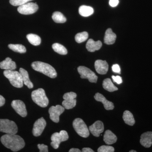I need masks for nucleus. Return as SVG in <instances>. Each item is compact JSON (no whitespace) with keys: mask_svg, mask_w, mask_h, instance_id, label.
<instances>
[{"mask_svg":"<svg viewBox=\"0 0 152 152\" xmlns=\"http://www.w3.org/2000/svg\"><path fill=\"white\" fill-rule=\"evenodd\" d=\"M69 152H80L81 151L77 148H72L69 151Z\"/></svg>","mask_w":152,"mask_h":152,"instance_id":"ea45409f","label":"nucleus"},{"mask_svg":"<svg viewBox=\"0 0 152 152\" xmlns=\"http://www.w3.org/2000/svg\"><path fill=\"white\" fill-rule=\"evenodd\" d=\"M94 98L96 101L102 103L104 104V107L106 110H113L114 108L113 103L107 100L102 94L99 93H96L95 95Z\"/></svg>","mask_w":152,"mask_h":152,"instance_id":"2eb2a0df","label":"nucleus"},{"mask_svg":"<svg viewBox=\"0 0 152 152\" xmlns=\"http://www.w3.org/2000/svg\"><path fill=\"white\" fill-rule=\"evenodd\" d=\"M27 39L30 43L34 46H38L41 44V38L34 34H28L26 36Z\"/></svg>","mask_w":152,"mask_h":152,"instance_id":"393cba45","label":"nucleus"},{"mask_svg":"<svg viewBox=\"0 0 152 152\" xmlns=\"http://www.w3.org/2000/svg\"><path fill=\"white\" fill-rule=\"evenodd\" d=\"M77 70L82 79H88L91 83H96L98 80L97 76L89 68L84 66H80L78 68Z\"/></svg>","mask_w":152,"mask_h":152,"instance_id":"6e6552de","label":"nucleus"},{"mask_svg":"<svg viewBox=\"0 0 152 152\" xmlns=\"http://www.w3.org/2000/svg\"><path fill=\"white\" fill-rule=\"evenodd\" d=\"M77 95L76 93L71 92L67 93L65 94L63 96V99H75L77 97Z\"/></svg>","mask_w":152,"mask_h":152,"instance_id":"473e14b6","label":"nucleus"},{"mask_svg":"<svg viewBox=\"0 0 152 152\" xmlns=\"http://www.w3.org/2000/svg\"><path fill=\"white\" fill-rule=\"evenodd\" d=\"M102 85L104 88L110 92H113L118 90L117 87L115 86L111 80L110 78L105 79L103 82Z\"/></svg>","mask_w":152,"mask_h":152,"instance_id":"5701e85b","label":"nucleus"},{"mask_svg":"<svg viewBox=\"0 0 152 152\" xmlns=\"http://www.w3.org/2000/svg\"><path fill=\"white\" fill-rule=\"evenodd\" d=\"M69 139L68 133L66 131L62 130L59 133L56 132L52 134L51 140V145L53 148L57 149L61 142L66 141Z\"/></svg>","mask_w":152,"mask_h":152,"instance_id":"0eeeda50","label":"nucleus"},{"mask_svg":"<svg viewBox=\"0 0 152 152\" xmlns=\"http://www.w3.org/2000/svg\"><path fill=\"white\" fill-rule=\"evenodd\" d=\"M4 75L8 79L12 86L17 88H21L23 86V79L21 75L19 72L14 70H7L4 72Z\"/></svg>","mask_w":152,"mask_h":152,"instance_id":"20e7f679","label":"nucleus"},{"mask_svg":"<svg viewBox=\"0 0 152 152\" xmlns=\"http://www.w3.org/2000/svg\"><path fill=\"white\" fill-rule=\"evenodd\" d=\"M15 62L12 61L10 58H7L5 60L0 63V68L7 70H14L16 69Z\"/></svg>","mask_w":152,"mask_h":152,"instance_id":"f3484780","label":"nucleus"},{"mask_svg":"<svg viewBox=\"0 0 152 152\" xmlns=\"http://www.w3.org/2000/svg\"><path fill=\"white\" fill-rule=\"evenodd\" d=\"M1 141L5 147L13 152H17L21 150L25 145L23 139L16 134L4 135L1 137Z\"/></svg>","mask_w":152,"mask_h":152,"instance_id":"f257e3e1","label":"nucleus"},{"mask_svg":"<svg viewBox=\"0 0 152 152\" xmlns=\"http://www.w3.org/2000/svg\"><path fill=\"white\" fill-rule=\"evenodd\" d=\"M89 130L93 135L96 137H99L100 134L104 131L103 123L101 121H98L95 122L93 125L90 126Z\"/></svg>","mask_w":152,"mask_h":152,"instance_id":"ddd939ff","label":"nucleus"},{"mask_svg":"<svg viewBox=\"0 0 152 152\" xmlns=\"http://www.w3.org/2000/svg\"><path fill=\"white\" fill-rule=\"evenodd\" d=\"M32 0H10V3L14 6H20L26 4Z\"/></svg>","mask_w":152,"mask_h":152,"instance_id":"7c9ffc66","label":"nucleus"},{"mask_svg":"<svg viewBox=\"0 0 152 152\" xmlns=\"http://www.w3.org/2000/svg\"><path fill=\"white\" fill-rule=\"evenodd\" d=\"M123 118L125 123L129 126H132L135 123L133 114L129 111L126 110L124 112Z\"/></svg>","mask_w":152,"mask_h":152,"instance_id":"4be33fe9","label":"nucleus"},{"mask_svg":"<svg viewBox=\"0 0 152 152\" xmlns=\"http://www.w3.org/2000/svg\"><path fill=\"white\" fill-rule=\"evenodd\" d=\"M112 70L114 72L117 73H121V69L119 66L118 64L113 65L112 66Z\"/></svg>","mask_w":152,"mask_h":152,"instance_id":"c9c22d12","label":"nucleus"},{"mask_svg":"<svg viewBox=\"0 0 152 152\" xmlns=\"http://www.w3.org/2000/svg\"><path fill=\"white\" fill-rule=\"evenodd\" d=\"M73 126L76 132L81 137L87 138L89 136V130L82 119L77 118L74 120L73 122Z\"/></svg>","mask_w":152,"mask_h":152,"instance_id":"423d86ee","label":"nucleus"},{"mask_svg":"<svg viewBox=\"0 0 152 152\" xmlns=\"http://www.w3.org/2000/svg\"><path fill=\"white\" fill-rule=\"evenodd\" d=\"M8 47L13 51L20 53H24L26 52V49L24 46L20 44H10L8 45Z\"/></svg>","mask_w":152,"mask_h":152,"instance_id":"cd10ccee","label":"nucleus"},{"mask_svg":"<svg viewBox=\"0 0 152 152\" xmlns=\"http://www.w3.org/2000/svg\"><path fill=\"white\" fill-rule=\"evenodd\" d=\"M116 39V35L115 33L113 32L111 28H108L106 31L104 42L107 45H113L115 42Z\"/></svg>","mask_w":152,"mask_h":152,"instance_id":"6ab92c4d","label":"nucleus"},{"mask_svg":"<svg viewBox=\"0 0 152 152\" xmlns=\"http://www.w3.org/2000/svg\"><path fill=\"white\" fill-rule=\"evenodd\" d=\"M31 98L34 102L42 107H46L48 105V99L43 89L39 88L33 91Z\"/></svg>","mask_w":152,"mask_h":152,"instance_id":"7ed1b4c3","label":"nucleus"},{"mask_svg":"<svg viewBox=\"0 0 152 152\" xmlns=\"http://www.w3.org/2000/svg\"><path fill=\"white\" fill-rule=\"evenodd\" d=\"M119 4V0H110L109 4L111 7H116Z\"/></svg>","mask_w":152,"mask_h":152,"instance_id":"e433bc0d","label":"nucleus"},{"mask_svg":"<svg viewBox=\"0 0 152 152\" xmlns=\"http://www.w3.org/2000/svg\"><path fill=\"white\" fill-rule=\"evenodd\" d=\"M116 136L111 131L108 130L106 131L104 136V141L107 145H112L117 142Z\"/></svg>","mask_w":152,"mask_h":152,"instance_id":"412c9836","label":"nucleus"},{"mask_svg":"<svg viewBox=\"0 0 152 152\" xmlns=\"http://www.w3.org/2000/svg\"><path fill=\"white\" fill-rule=\"evenodd\" d=\"M65 108L63 106L57 105L52 106L49 110L50 118L53 122L58 123L59 121V117L64 112Z\"/></svg>","mask_w":152,"mask_h":152,"instance_id":"9d476101","label":"nucleus"},{"mask_svg":"<svg viewBox=\"0 0 152 152\" xmlns=\"http://www.w3.org/2000/svg\"><path fill=\"white\" fill-rule=\"evenodd\" d=\"M140 143L145 148H149L152 145V132H148L144 133L141 136Z\"/></svg>","mask_w":152,"mask_h":152,"instance_id":"dca6fc26","label":"nucleus"},{"mask_svg":"<svg viewBox=\"0 0 152 152\" xmlns=\"http://www.w3.org/2000/svg\"><path fill=\"white\" fill-rule=\"evenodd\" d=\"M37 147L40 152H48V146L44 144H38Z\"/></svg>","mask_w":152,"mask_h":152,"instance_id":"72a5a7b5","label":"nucleus"},{"mask_svg":"<svg viewBox=\"0 0 152 152\" xmlns=\"http://www.w3.org/2000/svg\"><path fill=\"white\" fill-rule=\"evenodd\" d=\"M52 19L54 21L58 23H63L66 21V17L62 13L59 12H56L53 13Z\"/></svg>","mask_w":152,"mask_h":152,"instance_id":"a878e982","label":"nucleus"},{"mask_svg":"<svg viewBox=\"0 0 152 152\" xmlns=\"http://www.w3.org/2000/svg\"><path fill=\"white\" fill-rule=\"evenodd\" d=\"M88 37V34L87 32L84 31L77 34L75 37V39L77 42L80 43L86 40Z\"/></svg>","mask_w":152,"mask_h":152,"instance_id":"c756f323","label":"nucleus"},{"mask_svg":"<svg viewBox=\"0 0 152 152\" xmlns=\"http://www.w3.org/2000/svg\"><path fill=\"white\" fill-rule=\"evenodd\" d=\"M53 50L56 53L59 54L60 55H65L67 54V50L62 45L59 43H54L52 45Z\"/></svg>","mask_w":152,"mask_h":152,"instance_id":"bb28decb","label":"nucleus"},{"mask_svg":"<svg viewBox=\"0 0 152 152\" xmlns=\"http://www.w3.org/2000/svg\"><path fill=\"white\" fill-rule=\"evenodd\" d=\"M115 149L113 147L108 145H103L98 148L99 152H113Z\"/></svg>","mask_w":152,"mask_h":152,"instance_id":"2f4dec72","label":"nucleus"},{"mask_svg":"<svg viewBox=\"0 0 152 152\" xmlns=\"http://www.w3.org/2000/svg\"><path fill=\"white\" fill-rule=\"evenodd\" d=\"M19 72L21 75L23 83L26 86H27L28 88H32L34 87V85H33L32 83L30 80L27 71L23 68H21L19 69Z\"/></svg>","mask_w":152,"mask_h":152,"instance_id":"aec40b11","label":"nucleus"},{"mask_svg":"<svg viewBox=\"0 0 152 152\" xmlns=\"http://www.w3.org/2000/svg\"><path fill=\"white\" fill-rule=\"evenodd\" d=\"M18 128L15 122L8 119H0V132L8 134H15Z\"/></svg>","mask_w":152,"mask_h":152,"instance_id":"39448f33","label":"nucleus"},{"mask_svg":"<svg viewBox=\"0 0 152 152\" xmlns=\"http://www.w3.org/2000/svg\"><path fill=\"white\" fill-rule=\"evenodd\" d=\"M79 12L82 16L87 17L92 15L94 10L92 7L89 6L83 5L79 8Z\"/></svg>","mask_w":152,"mask_h":152,"instance_id":"b1692460","label":"nucleus"},{"mask_svg":"<svg viewBox=\"0 0 152 152\" xmlns=\"http://www.w3.org/2000/svg\"><path fill=\"white\" fill-rule=\"evenodd\" d=\"M5 103V99L3 96L0 95V107L4 105Z\"/></svg>","mask_w":152,"mask_h":152,"instance_id":"4c0bfd02","label":"nucleus"},{"mask_svg":"<svg viewBox=\"0 0 152 152\" xmlns=\"http://www.w3.org/2000/svg\"><path fill=\"white\" fill-rule=\"evenodd\" d=\"M39 7L36 3L28 2L21 6H19L18 8V12L23 15H31L37 11Z\"/></svg>","mask_w":152,"mask_h":152,"instance_id":"1a4fd4ad","label":"nucleus"},{"mask_svg":"<svg viewBox=\"0 0 152 152\" xmlns=\"http://www.w3.org/2000/svg\"><path fill=\"white\" fill-rule=\"evenodd\" d=\"M76 102L77 100L75 99L64 100L62 102V105L65 109L69 110L75 107Z\"/></svg>","mask_w":152,"mask_h":152,"instance_id":"c85d7f7f","label":"nucleus"},{"mask_svg":"<svg viewBox=\"0 0 152 152\" xmlns=\"http://www.w3.org/2000/svg\"><path fill=\"white\" fill-rule=\"evenodd\" d=\"M112 78L114 82H115L118 84H120L122 83V79L121 77L119 76H112Z\"/></svg>","mask_w":152,"mask_h":152,"instance_id":"f704fd0d","label":"nucleus"},{"mask_svg":"<svg viewBox=\"0 0 152 152\" xmlns=\"http://www.w3.org/2000/svg\"><path fill=\"white\" fill-rule=\"evenodd\" d=\"M31 66L34 70L42 73L51 78H55L57 77V72L54 68L47 63L41 61L34 62L32 63Z\"/></svg>","mask_w":152,"mask_h":152,"instance_id":"f03ea898","label":"nucleus"},{"mask_svg":"<svg viewBox=\"0 0 152 152\" xmlns=\"http://www.w3.org/2000/svg\"><path fill=\"white\" fill-rule=\"evenodd\" d=\"M47 123L43 118H41L37 120L34 125L33 134L35 137L40 136L46 126Z\"/></svg>","mask_w":152,"mask_h":152,"instance_id":"f8f14e48","label":"nucleus"},{"mask_svg":"<svg viewBox=\"0 0 152 152\" xmlns=\"http://www.w3.org/2000/svg\"><path fill=\"white\" fill-rule=\"evenodd\" d=\"M95 68L98 73L105 75L108 71L109 66L106 61L98 60L95 62Z\"/></svg>","mask_w":152,"mask_h":152,"instance_id":"4468645a","label":"nucleus"},{"mask_svg":"<svg viewBox=\"0 0 152 152\" xmlns=\"http://www.w3.org/2000/svg\"><path fill=\"white\" fill-rule=\"evenodd\" d=\"M82 152H94L92 149L89 148H85L82 149Z\"/></svg>","mask_w":152,"mask_h":152,"instance_id":"58836bf2","label":"nucleus"},{"mask_svg":"<svg viewBox=\"0 0 152 152\" xmlns=\"http://www.w3.org/2000/svg\"><path fill=\"white\" fill-rule=\"evenodd\" d=\"M130 152H137L136 151H134V150H132L129 151Z\"/></svg>","mask_w":152,"mask_h":152,"instance_id":"a19ab883","label":"nucleus"},{"mask_svg":"<svg viewBox=\"0 0 152 152\" xmlns=\"http://www.w3.org/2000/svg\"><path fill=\"white\" fill-rule=\"evenodd\" d=\"M12 107L16 112L22 117H25L27 115V112L26 109V105L23 101L20 100H15L12 102L11 103Z\"/></svg>","mask_w":152,"mask_h":152,"instance_id":"9b49d317","label":"nucleus"},{"mask_svg":"<svg viewBox=\"0 0 152 152\" xmlns=\"http://www.w3.org/2000/svg\"><path fill=\"white\" fill-rule=\"evenodd\" d=\"M102 45L100 41L95 42L92 39H90L87 42L86 48L88 51L94 52L100 50Z\"/></svg>","mask_w":152,"mask_h":152,"instance_id":"a211bd4d","label":"nucleus"}]
</instances>
